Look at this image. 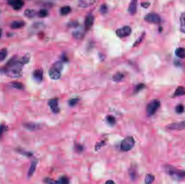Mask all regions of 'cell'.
Returning <instances> with one entry per match:
<instances>
[{
  "instance_id": "obj_1",
  "label": "cell",
  "mask_w": 185,
  "mask_h": 184,
  "mask_svg": "<svg viewBox=\"0 0 185 184\" xmlns=\"http://www.w3.org/2000/svg\"><path fill=\"white\" fill-rule=\"evenodd\" d=\"M23 65L21 58L14 56L8 61L5 66L0 69V71L10 78H19L22 75Z\"/></svg>"
},
{
  "instance_id": "obj_2",
  "label": "cell",
  "mask_w": 185,
  "mask_h": 184,
  "mask_svg": "<svg viewBox=\"0 0 185 184\" xmlns=\"http://www.w3.org/2000/svg\"><path fill=\"white\" fill-rule=\"evenodd\" d=\"M165 170L174 179L181 180L185 178V170H179L170 165H166L165 166Z\"/></svg>"
},
{
  "instance_id": "obj_3",
  "label": "cell",
  "mask_w": 185,
  "mask_h": 184,
  "mask_svg": "<svg viewBox=\"0 0 185 184\" xmlns=\"http://www.w3.org/2000/svg\"><path fill=\"white\" fill-rule=\"evenodd\" d=\"M63 64L61 62H56L51 67L49 70V75L51 79L57 80L61 76V71L62 70Z\"/></svg>"
},
{
  "instance_id": "obj_4",
  "label": "cell",
  "mask_w": 185,
  "mask_h": 184,
  "mask_svg": "<svg viewBox=\"0 0 185 184\" xmlns=\"http://www.w3.org/2000/svg\"><path fill=\"white\" fill-rule=\"evenodd\" d=\"M161 103L158 99L151 100L150 103L148 104L146 106V113L148 116H151L154 115L157 110L160 107Z\"/></svg>"
},
{
  "instance_id": "obj_5",
  "label": "cell",
  "mask_w": 185,
  "mask_h": 184,
  "mask_svg": "<svg viewBox=\"0 0 185 184\" xmlns=\"http://www.w3.org/2000/svg\"><path fill=\"white\" fill-rule=\"evenodd\" d=\"M134 139L132 137L128 136L126 137L121 144V149L125 152L132 150L134 146Z\"/></svg>"
},
{
  "instance_id": "obj_6",
  "label": "cell",
  "mask_w": 185,
  "mask_h": 184,
  "mask_svg": "<svg viewBox=\"0 0 185 184\" xmlns=\"http://www.w3.org/2000/svg\"><path fill=\"white\" fill-rule=\"evenodd\" d=\"M146 21L153 24H160L161 22V17L156 13H149L144 17Z\"/></svg>"
},
{
  "instance_id": "obj_7",
  "label": "cell",
  "mask_w": 185,
  "mask_h": 184,
  "mask_svg": "<svg viewBox=\"0 0 185 184\" xmlns=\"http://www.w3.org/2000/svg\"><path fill=\"white\" fill-rule=\"evenodd\" d=\"M44 182L46 184H69V179L67 177L65 176L60 177L58 180H55L49 178H46L44 179Z\"/></svg>"
},
{
  "instance_id": "obj_8",
  "label": "cell",
  "mask_w": 185,
  "mask_h": 184,
  "mask_svg": "<svg viewBox=\"0 0 185 184\" xmlns=\"http://www.w3.org/2000/svg\"><path fill=\"white\" fill-rule=\"evenodd\" d=\"M131 33H132V29L129 26H123L121 28L117 29L116 31V33L117 36L121 38L130 36Z\"/></svg>"
},
{
  "instance_id": "obj_9",
  "label": "cell",
  "mask_w": 185,
  "mask_h": 184,
  "mask_svg": "<svg viewBox=\"0 0 185 184\" xmlns=\"http://www.w3.org/2000/svg\"><path fill=\"white\" fill-rule=\"evenodd\" d=\"M166 129L169 130H183L185 129V120L168 125Z\"/></svg>"
},
{
  "instance_id": "obj_10",
  "label": "cell",
  "mask_w": 185,
  "mask_h": 184,
  "mask_svg": "<svg viewBox=\"0 0 185 184\" xmlns=\"http://www.w3.org/2000/svg\"><path fill=\"white\" fill-rule=\"evenodd\" d=\"M9 5L12 7L13 9L18 10L24 6V2L21 0H12V1H9L8 2Z\"/></svg>"
},
{
  "instance_id": "obj_11",
  "label": "cell",
  "mask_w": 185,
  "mask_h": 184,
  "mask_svg": "<svg viewBox=\"0 0 185 184\" xmlns=\"http://www.w3.org/2000/svg\"><path fill=\"white\" fill-rule=\"evenodd\" d=\"M48 105L54 113H58L60 111V108L58 106V100L56 99H52L48 102Z\"/></svg>"
},
{
  "instance_id": "obj_12",
  "label": "cell",
  "mask_w": 185,
  "mask_h": 184,
  "mask_svg": "<svg viewBox=\"0 0 185 184\" xmlns=\"http://www.w3.org/2000/svg\"><path fill=\"white\" fill-rule=\"evenodd\" d=\"M93 22H94V16L93 15L89 14L87 16L86 19H85V22H84V26H85L86 30H88L91 29L93 24Z\"/></svg>"
},
{
  "instance_id": "obj_13",
  "label": "cell",
  "mask_w": 185,
  "mask_h": 184,
  "mask_svg": "<svg viewBox=\"0 0 185 184\" xmlns=\"http://www.w3.org/2000/svg\"><path fill=\"white\" fill-rule=\"evenodd\" d=\"M43 72L41 69H36L33 74V78L37 82H41L43 79Z\"/></svg>"
},
{
  "instance_id": "obj_14",
  "label": "cell",
  "mask_w": 185,
  "mask_h": 184,
  "mask_svg": "<svg viewBox=\"0 0 185 184\" xmlns=\"http://www.w3.org/2000/svg\"><path fill=\"white\" fill-rule=\"evenodd\" d=\"M25 26V22L23 21H14L11 23L10 26L13 29L21 28Z\"/></svg>"
},
{
  "instance_id": "obj_15",
  "label": "cell",
  "mask_w": 185,
  "mask_h": 184,
  "mask_svg": "<svg viewBox=\"0 0 185 184\" xmlns=\"http://www.w3.org/2000/svg\"><path fill=\"white\" fill-rule=\"evenodd\" d=\"M38 163V161L37 160H34L32 163H31V165H30V167L29 168V171L28 172V174H27V176L28 178H30V177L33 175L34 172L36 170V166L37 164Z\"/></svg>"
},
{
  "instance_id": "obj_16",
  "label": "cell",
  "mask_w": 185,
  "mask_h": 184,
  "mask_svg": "<svg viewBox=\"0 0 185 184\" xmlns=\"http://www.w3.org/2000/svg\"><path fill=\"white\" fill-rule=\"evenodd\" d=\"M137 1H132L130 3L129 8H128V12L130 14L133 15L137 12Z\"/></svg>"
},
{
  "instance_id": "obj_17",
  "label": "cell",
  "mask_w": 185,
  "mask_h": 184,
  "mask_svg": "<svg viewBox=\"0 0 185 184\" xmlns=\"http://www.w3.org/2000/svg\"><path fill=\"white\" fill-rule=\"evenodd\" d=\"M185 95V88L183 86H178L173 95V97L183 96Z\"/></svg>"
},
{
  "instance_id": "obj_18",
  "label": "cell",
  "mask_w": 185,
  "mask_h": 184,
  "mask_svg": "<svg viewBox=\"0 0 185 184\" xmlns=\"http://www.w3.org/2000/svg\"><path fill=\"white\" fill-rule=\"evenodd\" d=\"M180 30L181 32L185 33V12H183L181 14L180 17Z\"/></svg>"
},
{
  "instance_id": "obj_19",
  "label": "cell",
  "mask_w": 185,
  "mask_h": 184,
  "mask_svg": "<svg viewBox=\"0 0 185 184\" xmlns=\"http://www.w3.org/2000/svg\"><path fill=\"white\" fill-rule=\"evenodd\" d=\"M176 56L180 58H185V48H178L175 51Z\"/></svg>"
},
{
  "instance_id": "obj_20",
  "label": "cell",
  "mask_w": 185,
  "mask_h": 184,
  "mask_svg": "<svg viewBox=\"0 0 185 184\" xmlns=\"http://www.w3.org/2000/svg\"><path fill=\"white\" fill-rule=\"evenodd\" d=\"M10 85L12 86L13 88L16 89L18 90H22L24 88V85L23 84L19 82H12L10 84Z\"/></svg>"
},
{
  "instance_id": "obj_21",
  "label": "cell",
  "mask_w": 185,
  "mask_h": 184,
  "mask_svg": "<svg viewBox=\"0 0 185 184\" xmlns=\"http://www.w3.org/2000/svg\"><path fill=\"white\" fill-rule=\"evenodd\" d=\"M24 15L28 18H33L36 15V12L34 10L27 9L24 11Z\"/></svg>"
},
{
  "instance_id": "obj_22",
  "label": "cell",
  "mask_w": 185,
  "mask_h": 184,
  "mask_svg": "<svg viewBox=\"0 0 185 184\" xmlns=\"http://www.w3.org/2000/svg\"><path fill=\"white\" fill-rule=\"evenodd\" d=\"M24 127L27 129L29 130L30 131H34L37 129L38 126L37 125L31 123H28L24 124Z\"/></svg>"
},
{
  "instance_id": "obj_23",
  "label": "cell",
  "mask_w": 185,
  "mask_h": 184,
  "mask_svg": "<svg viewBox=\"0 0 185 184\" xmlns=\"http://www.w3.org/2000/svg\"><path fill=\"white\" fill-rule=\"evenodd\" d=\"M95 1H79V5L81 7H88L90 5L93 4Z\"/></svg>"
},
{
  "instance_id": "obj_24",
  "label": "cell",
  "mask_w": 185,
  "mask_h": 184,
  "mask_svg": "<svg viewBox=\"0 0 185 184\" xmlns=\"http://www.w3.org/2000/svg\"><path fill=\"white\" fill-rule=\"evenodd\" d=\"M124 78V75L121 72H117L116 74L114 75L113 77V79L114 81L116 82H119L123 80Z\"/></svg>"
},
{
  "instance_id": "obj_25",
  "label": "cell",
  "mask_w": 185,
  "mask_h": 184,
  "mask_svg": "<svg viewBox=\"0 0 185 184\" xmlns=\"http://www.w3.org/2000/svg\"><path fill=\"white\" fill-rule=\"evenodd\" d=\"M8 50L6 48H3L0 50V62H2L7 57Z\"/></svg>"
},
{
  "instance_id": "obj_26",
  "label": "cell",
  "mask_w": 185,
  "mask_h": 184,
  "mask_svg": "<svg viewBox=\"0 0 185 184\" xmlns=\"http://www.w3.org/2000/svg\"><path fill=\"white\" fill-rule=\"evenodd\" d=\"M155 177L153 175L148 174L147 175L145 179H144V182L146 184H151L153 182H154Z\"/></svg>"
},
{
  "instance_id": "obj_27",
  "label": "cell",
  "mask_w": 185,
  "mask_h": 184,
  "mask_svg": "<svg viewBox=\"0 0 185 184\" xmlns=\"http://www.w3.org/2000/svg\"><path fill=\"white\" fill-rule=\"evenodd\" d=\"M71 8L69 5H66L61 8L60 12L61 15H66L68 14L70 12Z\"/></svg>"
},
{
  "instance_id": "obj_28",
  "label": "cell",
  "mask_w": 185,
  "mask_h": 184,
  "mask_svg": "<svg viewBox=\"0 0 185 184\" xmlns=\"http://www.w3.org/2000/svg\"><path fill=\"white\" fill-rule=\"evenodd\" d=\"M175 110H176V113H177L181 114V113H182L184 112V111H185V107H184V106L183 104H178V105L176 106Z\"/></svg>"
},
{
  "instance_id": "obj_29",
  "label": "cell",
  "mask_w": 185,
  "mask_h": 184,
  "mask_svg": "<svg viewBox=\"0 0 185 184\" xmlns=\"http://www.w3.org/2000/svg\"><path fill=\"white\" fill-rule=\"evenodd\" d=\"M48 15V11H47V10L45 9H42L40 10L38 12V16L40 17H41V18H43V17L47 16Z\"/></svg>"
},
{
  "instance_id": "obj_30",
  "label": "cell",
  "mask_w": 185,
  "mask_h": 184,
  "mask_svg": "<svg viewBox=\"0 0 185 184\" xmlns=\"http://www.w3.org/2000/svg\"><path fill=\"white\" fill-rule=\"evenodd\" d=\"M100 12L102 14H106L108 12V7L106 4L101 5L100 8Z\"/></svg>"
},
{
  "instance_id": "obj_31",
  "label": "cell",
  "mask_w": 185,
  "mask_h": 184,
  "mask_svg": "<svg viewBox=\"0 0 185 184\" xmlns=\"http://www.w3.org/2000/svg\"><path fill=\"white\" fill-rule=\"evenodd\" d=\"M107 121L109 124L114 125L116 123V118L112 116H108L107 117Z\"/></svg>"
},
{
  "instance_id": "obj_32",
  "label": "cell",
  "mask_w": 185,
  "mask_h": 184,
  "mask_svg": "<svg viewBox=\"0 0 185 184\" xmlns=\"http://www.w3.org/2000/svg\"><path fill=\"white\" fill-rule=\"evenodd\" d=\"M21 58V61L22 62V63L24 64H27L29 62V60H30V56H29V54H27L26 55L23 56Z\"/></svg>"
},
{
  "instance_id": "obj_33",
  "label": "cell",
  "mask_w": 185,
  "mask_h": 184,
  "mask_svg": "<svg viewBox=\"0 0 185 184\" xmlns=\"http://www.w3.org/2000/svg\"><path fill=\"white\" fill-rule=\"evenodd\" d=\"M144 36H145V33H142V35L140 36L139 38L137 39V41L135 42L134 47H137V46H138L139 44H140V43H141V42H142V40H143L144 38Z\"/></svg>"
},
{
  "instance_id": "obj_34",
  "label": "cell",
  "mask_w": 185,
  "mask_h": 184,
  "mask_svg": "<svg viewBox=\"0 0 185 184\" xmlns=\"http://www.w3.org/2000/svg\"><path fill=\"white\" fill-rule=\"evenodd\" d=\"M7 130V127L5 125H0V139L2 138L3 134Z\"/></svg>"
},
{
  "instance_id": "obj_35",
  "label": "cell",
  "mask_w": 185,
  "mask_h": 184,
  "mask_svg": "<svg viewBox=\"0 0 185 184\" xmlns=\"http://www.w3.org/2000/svg\"><path fill=\"white\" fill-rule=\"evenodd\" d=\"M73 34V36H74L75 38H81L83 35V33L80 31H75Z\"/></svg>"
},
{
  "instance_id": "obj_36",
  "label": "cell",
  "mask_w": 185,
  "mask_h": 184,
  "mask_svg": "<svg viewBox=\"0 0 185 184\" xmlns=\"http://www.w3.org/2000/svg\"><path fill=\"white\" fill-rule=\"evenodd\" d=\"M77 101H78V99H77V98L71 99H70L69 101V104L70 106H75V105L76 104Z\"/></svg>"
},
{
  "instance_id": "obj_37",
  "label": "cell",
  "mask_w": 185,
  "mask_h": 184,
  "mask_svg": "<svg viewBox=\"0 0 185 184\" xmlns=\"http://www.w3.org/2000/svg\"><path fill=\"white\" fill-rule=\"evenodd\" d=\"M17 151H18L19 153L22 154L26 155L27 157H30V156L32 155V153H30V152H26V151H25L22 150L21 149H20V150H17Z\"/></svg>"
},
{
  "instance_id": "obj_38",
  "label": "cell",
  "mask_w": 185,
  "mask_h": 184,
  "mask_svg": "<svg viewBox=\"0 0 185 184\" xmlns=\"http://www.w3.org/2000/svg\"><path fill=\"white\" fill-rule=\"evenodd\" d=\"M144 84H138V85H137V86H136V88H135V91L136 92H139V91H140L141 90H142V89L144 88Z\"/></svg>"
},
{
  "instance_id": "obj_39",
  "label": "cell",
  "mask_w": 185,
  "mask_h": 184,
  "mask_svg": "<svg viewBox=\"0 0 185 184\" xmlns=\"http://www.w3.org/2000/svg\"><path fill=\"white\" fill-rule=\"evenodd\" d=\"M150 5H151V3L148 2L141 3V6L144 8H148L150 6Z\"/></svg>"
},
{
  "instance_id": "obj_40",
  "label": "cell",
  "mask_w": 185,
  "mask_h": 184,
  "mask_svg": "<svg viewBox=\"0 0 185 184\" xmlns=\"http://www.w3.org/2000/svg\"><path fill=\"white\" fill-rule=\"evenodd\" d=\"M76 24H77V23L76 22H71L70 23L69 26H76Z\"/></svg>"
},
{
  "instance_id": "obj_41",
  "label": "cell",
  "mask_w": 185,
  "mask_h": 184,
  "mask_svg": "<svg viewBox=\"0 0 185 184\" xmlns=\"http://www.w3.org/2000/svg\"><path fill=\"white\" fill-rule=\"evenodd\" d=\"M105 184H115L114 182H113L112 180H109L108 181L106 182Z\"/></svg>"
},
{
  "instance_id": "obj_42",
  "label": "cell",
  "mask_w": 185,
  "mask_h": 184,
  "mask_svg": "<svg viewBox=\"0 0 185 184\" xmlns=\"http://www.w3.org/2000/svg\"><path fill=\"white\" fill-rule=\"evenodd\" d=\"M62 60H63V61H65V62L67 61V58L66 57V56H63L62 57Z\"/></svg>"
},
{
  "instance_id": "obj_43",
  "label": "cell",
  "mask_w": 185,
  "mask_h": 184,
  "mask_svg": "<svg viewBox=\"0 0 185 184\" xmlns=\"http://www.w3.org/2000/svg\"><path fill=\"white\" fill-rule=\"evenodd\" d=\"M2 29H0V38L1 37V36H2Z\"/></svg>"
}]
</instances>
